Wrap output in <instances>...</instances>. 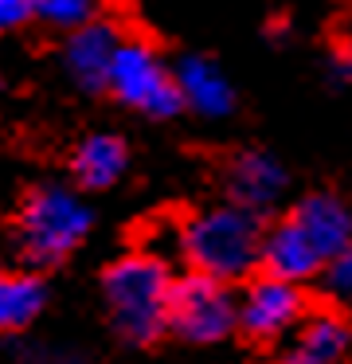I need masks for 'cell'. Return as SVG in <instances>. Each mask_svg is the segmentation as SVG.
<instances>
[{"mask_svg": "<svg viewBox=\"0 0 352 364\" xmlns=\"http://www.w3.org/2000/svg\"><path fill=\"white\" fill-rule=\"evenodd\" d=\"M262 231H266L262 215L227 200V204L203 208L188 223H180L176 251L200 274H211L219 282H235V278H247L258 267Z\"/></svg>", "mask_w": 352, "mask_h": 364, "instance_id": "3", "label": "cell"}, {"mask_svg": "<svg viewBox=\"0 0 352 364\" xmlns=\"http://www.w3.org/2000/svg\"><path fill=\"white\" fill-rule=\"evenodd\" d=\"M172 79H176V95H180V106H184V110H196V114H203V118H227V114L235 110L231 82H227V75L219 71L211 59H203V55L180 59Z\"/></svg>", "mask_w": 352, "mask_h": 364, "instance_id": "11", "label": "cell"}, {"mask_svg": "<svg viewBox=\"0 0 352 364\" xmlns=\"http://www.w3.org/2000/svg\"><path fill=\"white\" fill-rule=\"evenodd\" d=\"M169 329L180 341H192V345H215V341L231 337V329H235L231 286L211 274H200V270H192L184 278H172Z\"/></svg>", "mask_w": 352, "mask_h": 364, "instance_id": "6", "label": "cell"}, {"mask_svg": "<svg viewBox=\"0 0 352 364\" xmlns=\"http://www.w3.org/2000/svg\"><path fill=\"white\" fill-rule=\"evenodd\" d=\"M94 228V212L75 188L67 184H39L23 196L16 239L28 262L36 267H59L86 243Z\"/></svg>", "mask_w": 352, "mask_h": 364, "instance_id": "4", "label": "cell"}, {"mask_svg": "<svg viewBox=\"0 0 352 364\" xmlns=\"http://www.w3.org/2000/svg\"><path fill=\"white\" fill-rule=\"evenodd\" d=\"M348 247H352L348 204L333 192H313V196L297 200L294 212L282 215L270 231H262L258 267H262V274L302 286L305 278H317V270Z\"/></svg>", "mask_w": 352, "mask_h": 364, "instance_id": "1", "label": "cell"}, {"mask_svg": "<svg viewBox=\"0 0 352 364\" xmlns=\"http://www.w3.org/2000/svg\"><path fill=\"white\" fill-rule=\"evenodd\" d=\"M47 306V286L39 274L12 270L0 274V333H20L43 314Z\"/></svg>", "mask_w": 352, "mask_h": 364, "instance_id": "13", "label": "cell"}, {"mask_svg": "<svg viewBox=\"0 0 352 364\" xmlns=\"http://www.w3.org/2000/svg\"><path fill=\"white\" fill-rule=\"evenodd\" d=\"M36 364H86L82 353H70V348H39Z\"/></svg>", "mask_w": 352, "mask_h": 364, "instance_id": "17", "label": "cell"}, {"mask_svg": "<svg viewBox=\"0 0 352 364\" xmlns=\"http://www.w3.org/2000/svg\"><path fill=\"white\" fill-rule=\"evenodd\" d=\"M348 321L336 309L302 314V321L286 333L282 364H344L348 356Z\"/></svg>", "mask_w": 352, "mask_h": 364, "instance_id": "9", "label": "cell"}, {"mask_svg": "<svg viewBox=\"0 0 352 364\" xmlns=\"http://www.w3.org/2000/svg\"><path fill=\"white\" fill-rule=\"evenodd\" d=\"M305 314V294L297 282L274 274H258L247 282V290L235 298V329H242L250 341L270 345L282 341Z\"/></svg>", "mask_w": 352, "mask_h": 364, "instance_id": "7", "label": "cell"}, {"mask_svg": "<svg viewBox=\"0 0 352 364\" xmlns=\"http://www.w3.org/2000/svg\"><path fill=\"white\" fill-rule=\"evenodd\" d=\"M106 90L122 106L145 114V118H172V114L184 110L172 71L145 40L117 43L114 59H110V71H106Z\"/></svg>", "mask_w": 352, "mask_h": 364, "instance_id": "5", "label": "cell"}, {"mask_svg": "<svg viewBox=\"0 0 352 364\" xmlns=\"http://www.w3.org/2000/svg\"><path fill=\"white\" fill-rule=\"evenodd\" d=\"M31 20V0H0V36L16 32Z\"/></svg>", "mask_w": 352, "mask_h": 364, "instance_id": "16", "label": "cell"}, {"mask_svg": "<svg viewBox=\"0 0 352 364\" xmlns=\"http://www.w3.org/2000/svg\"><path fill=\"white\" fill-rule=\"evenodd\" d=\"M169 290L172 270L169 259L153 251H133L110 262L102 274V301L110 325L129 345H153L169 333Z\"/></svg>", "mask_w": 352, "mask_h": 364, "instance_id": "2", "label": "cell"}, {"mask_svg": "<svg viewBox=\"0 0 352 364\" xmlns=\"http://www.w3.org/2000/svg\"><path fill=\"white\" fill-rule=\"evenodd\" d=\"M317 278H321V286H325V294L333 301L348 298V294H352V247H348V251H341V255H333V259L317 270Z\"/></svg>", "mask_w": 352, "mask_h": 364, "instance_id": "15", "label": "cell"}, {"mask_svg": "<svg viewBox=\"0 0 352 364\" xmlns=\"http://www.w3.org/2000/svg\"><path fill=\"white\" fill-rule=\"evenodd\" d=\"M98 12L102 0H31V20H43L47 28H59V32L90 24L98 20Z\"/></svg>", "mask_w": 352, "mask_h": 364, "instance_id": "14", "label": "cell"}, {"mask_svg": "<svg viewBox=\"0 0 352 364\" xmlns=\"http://www.w3.org/2000/svg\"><path fill=\"white\" fill-rule=\"evenodd\" d=\"M129 168V149H125L122 137L114 134H90L78 141L75 157H70V173L82 188L102 192V188H114L117 181L125 176Z\"/></svg>", "mask_w": 352, "mask_h": 364, "instance_id": "12", "label": "cell"}, {"mask_svg": "<svg viewBox=\"0 0 352 364\" xmlns=\"http://www.w3.org/2000/svg\"><path fill=\"white\" fill-rule=\"evenodd\" d=\"M223 184H227V196L231 204L247 208V212H270L278 204V196L286 192V168H282L278 157L262 149H242L231 157L223 173Z\"/></svg>", "mask_w": 352, "mask_h": 364, "instance_id": "8", "label": "cell"}, {"mask_svg": "<svg viewBox=\"0 0 352 364\" xmlns=\"http://www.w3.org/2000/svg\"><path fill=\"white\" fill-rule=\"evenodd\" d=\"M117 43H122V32L106 20H90L82 28H70L67 43H63V67H67L70 82L90 95L106 90V71L110 59H114Z\"/></svg>", "mask_w": 352, "mask_h": 364, "instance_id": "10", "label": "cell"}]
</instances>
